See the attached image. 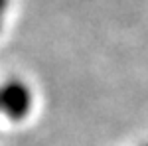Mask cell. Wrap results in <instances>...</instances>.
Instances as JSON below:
<instances>
[{"instance_id":"3","label":"cell","mask_w":148,"mask_h":146,"mask_svg":"<svg viewBox=\"0 0 148 146\" xmlns=\"http://www.w3.org/2000/svg\"><path fill=\"white\" fill-rule=\"evenodd\" d=\"M0 28H2V14H0Z\"/></svg>"},{"instance_id":"2","label":"cell","mask_w":148,"mask_h":146,"mask_svg":"<svg viewBox=\"0 0 148 146\" xmlns=\"http://www.w3.org/2000/svg\"><path fill=\"white\" fill-rule=\"evenodd\" d=\"M6 8H8V0H0V14H4Z\"/></svg>"},{"instance_id":"1","label":"cell","mask_w":148,"mask_h":146,"mask_svg":"<svg viewBox=\"0 0 148 146\" xmlns=\"http://www.w3.org/2000/svg\"><path fill=\"white\" fill-rule=\"evenodd\" d=\"M32 109V91L20 79L0 85V112L10 121H22Z\"/></svg>"},{"instance_id":"4","label":"cell","mask_w":148,"mask_h":146,"mask_svg":"<svg viewBox=\"0 0 148 146\" xmlns=\"http://www.w3.org/2000/svg\"><path fill=\"white\" fill-rule=\"evenodd\" d=\"M146 146H148V144H146Z\"/></svg>"}]
</instances>
